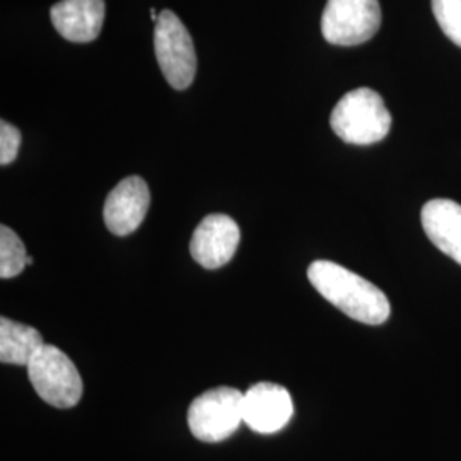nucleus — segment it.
I'll return each instance as SVG.
<instances>
[{
	"mask_svg": "<svg viewBox=\"0 0 461 461\" xmlns=\"http://www.w3.org/2000/svg\"><path fill=\"white\" fill-rule=\"evenodd\" d=\"M34 392L55 409H72L81 402L83 379L66 352L55 346L41 347L28 364Z\"/></svg>",
	"mask_w": 461,
	"mask_h": 461,
	"instance_id": "obj_3",
	"label": "nucleus"
},
{
	"mask_svg": "<svg viewBox=\"0 0 461 461\" xmlns=\"http://www.w3.org/2000/svg\"><path fill=\"white\" fill-rule=\"evenodd\" d=\"M154 51L169 86L178 91L188 89L195 79L197 53L188 30L169 9L156 21Z\"/></svg>",
	"mask_w": 461,
	"mask_h": 461,
	"instance_id": "obj_5",
	"label": "nucleus"
},
{
	"mask_svg": "<svg viewBox=\"0 0 461 461\" xmlns=\"http://www.w3.org/2000/svg\"><path fill=\"white\" fill-rule=\"evenodd\" d=\"M432 13L443 33L461 47V0H432Z\"/></svg>",
	"mask_w": 461,
	"mask_h": 461,
	"instance_id": "obj_14",
	"label": "nucleus"
},
{
	"mask_svg": "<svg viewBox=\"0 0 461 461\" xmlns=\"http://www.w3.org/2000/svg\"><path fill=\"white\" fill-rule=\"evenodd\" d=\"M392 113L383 98L369 87H357L340 99L330 116L331 131L354 146L381 142L392 129Z\"/></svg>",
	"mask_w": 461,
	"mask_h": 461,
	"instance_id": "obj_2",
	"label": "nucleus"
},
{
	"mask_svg": "<svg viewBox=\"0 0 461 461\" xmlns=\"http://www.w3.org/2000/svg\"><path fill=\"white\" fill-rule=\"evenodd\" d=\"M150 205L148 183L140 176H129L116 185L104 202L103 217L106 228L116 236H127L137 230Z\"/></svg>",
	"mask_w": 461,
	"mask_h": 461,
	"instance_id": "obj_9",
	"label": "nucleus"
},
{
	"mask_svg": "<svg viewBox=\"0 0 461 461\" xmlns=\"http://www.w3.org/2000/svg\"><path fill=\"white\" fill-rule=\"evenodd\" d=\"M43 346L45 342L38 330L5 316L0 318V363L28 367L34 354Z\"/></svg>",
	"mask_w": 461,
	"mask_h": 461,
	"instance_id": "obj_12",
	"label": "nucleus"
},
{
	"mask_svg": "<svg viewBox=\"0 0 461 461\" xmlns=\"http://www.w3.org/2000/svg\"><path fill=\"white\" fill-rule=\"evenodd\" d=\"M381 26L378 0H329L321 16L323 38L339 47L369 41Z\"/></svg>",
	"mask_w": 461,
	"mask_h": 461,
	"instance_id": "obj_6",
	"label": "nucleus"
},
{
	"mask_svg": "<svg viewBox=\"0 0 461 461\" xmlns=\"http://www.w3.org/2000/svg\"><path fill=\"white\" fill-rule=\"evenodd\" d=\"M150 17H152V21H158L159 16H156V9H150Z\"/></svg>",
	"mask_w": 461,
	"mask_h": 461,
	"instance_id": "obj_16",
	"label": "nucleus"
},
{
	"mask_svg": "<svg viewBox=\"0 0 461 461\" xmlns=\"http://www.w3.org/2000/svg\"><path fill=\"white\" fill-rule=\"evenodd\" d=\"M26 247L14 230L7 226L0 228V277H17L26 267Z\"/></svg>",
	"mask_w": 461,
	"mask_h": 461,
	"instance_id": "obj_13",
	"label": "nucleus"
},
{
	"mask_svg": "<svg viewBox=\"0 0 461 461\" xmlns=\"http://www.w3.org/2000/svg\"><path fill=\"white\" fill-rule=\"evenodd\" d=\"M243 398L236 388L221 386L197 396L188 409V428L198 441L221 443L230 438L243 420Z\"/></svg>",
	"mask_w": 461,
	"mask_h": 461,
	"instance_id": "obj_4",
	"label": "nucleus"
},
{
	"mask_svg": "<svg viewBox=\"0 0 461 461\" xmlns=\"http://www.w3.org/2000/svg\"><path fill=\"white\" fill-rule=\"evenodd\" d=\"M26 264H28V265L33 264V258H32V257H28V258H26Z\"/></svg>",
	"mask_w": 461,
	"mask_h": 461,
	"instance_id": "obj_17",
	"label": "nucleus"
},
{
	"mask_svg": "<svg viewBox=\"0 0 461 461\" xmlns=\"http://www.w3.org/2000/svg\"><path fill=\"white\" fill-rule=\"evenodd\" d=\"M294 415L291 393L276 383H257L243 398V420L258 434H274L289 424Z\"/></svg>",
	"mask_w": 461,
	"mask_h": 461,
	"instance_id": "obj_8",
	"label": "nucleus"
},
{
	"mask_svg": "<svg viewBox=\"0 0 461 461\" xmlns=\"http://www.w3.org/2000/svg\"><path fill=\"white\" fill-rule=\"evenodd\" d=\"M50 17L62 38L74 43H89L101 33L104 0H62L51 7Z\"/></svg>",
	"mask_w": 461,
	"mask_h": 461,
	"instance_id": "obj_10",
	"label": "nucleus"
},
{
	"mask_svg": "<svg viewBox=\"0 0 461 461\" xmlns=\"http://www.w3.org/2000/svg\"><path fill=\"white\" fill-rule=\"evenodd\" d=\"M21 132L13 123L0 122V165H11L17 158L21 148Z\"/></svg>",
	"mask_w": 461,
	"mask_h": 461,
	"instance_id": "obj_15",
	"label": "nucleus"
},
{
	"mask_svg": "<svg viewBox=\"0 0 461 461\" xmlns=\"http://www.w3.org/2000/svg\"><path fill=\"white\" fill-rule=\"evenodd\" d=\"M422 228L430 243L461 265V205L449 198L429 200L422 207Z\"/></svg>",
	"mask_w": 461,
	"mask_h": 461,
	"instance_id": "obj_11",
	"label": "nucleus"
},
{
	"mask_svg": "<svg viewBox=\"0 0 461 461\" xmlns=\"http://www.w3.org/2000/svg\"><path fill=\"white\" fill-rule=\"evenodd\" d=\"M241 230L236 221L226 214H211L202 219L194 230L190 253L198 265L207 270L230 264L240 247Z\"/></svg>",
	"mask_w": 461,
	"mask_h": 461,
	"instance_id": "obj_7",
	"label": "nucleus"
},
{
	"mask_svg": "<svg viewBox=\"0 0 461 461\" xmlns=\"http://www.w3.org/2000/svg\"><path fill=\"white\" fill-rule=\"evenodd\" d=\"M308 279L321 297L356 321L381 325L390 318L392 306L386 294L342 265L316 260L308 267Z\"/></svg>",
	"mask_w": 461,
	"mask_h": 461,
	"instance_id": "obj_1",
	"label": "nucleus"
}]
</instances>
